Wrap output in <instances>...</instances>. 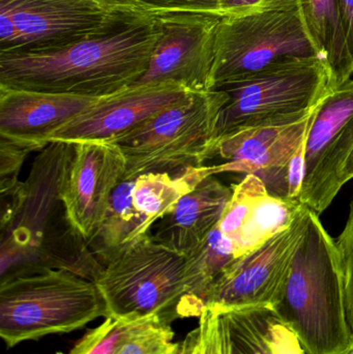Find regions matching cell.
<instances>
[{
  "label": "cell",
  "mask_w": 353,
  "mask_h": 354,
  "mask_svg": "<svg viewBox=\"0 0 353 354\" xmlns=\"http://www.w3.org/2000/svg\"><path fill=\"white\" fill-rule=\"evenodd\" d=\"M334 88L321 56L267 66L213 89L226 95L218 118V140L238 131L296 124L312 114Z\"/></svg>",
  "instance_id": "5"
},
{
  "label": "cell",
  "mask_w": 353,
  "mask_h": 354,
  "mask_svg": "<svg viewBox=\"0 0 353 354\" xmlns=\"http://www.w3.org/2000/svg\"><path fill=\"white\" fill-rule=\"evenodd\" d=\"M352 179H353V151L344 166L343 172H342V185H346Z\"/></svg>",
  "instance_id": "36"
},
{
  "label": "cell",
  "mask_w": 353,
  "mask_h": 354,
  "mask_svg": "<svg viewBox=\"0 0 353 354\" xmlns=\"http://www.w3.org/2000/svg\"><path fill=\"white\" fill-rule=\"evenodd\" d=\"M173 354H201L200 330L195 328L187 335L184 340L178 342V348Z\"/></svg>",
  "instance_id": "35"
},
{
  "label": "cell",
  "mask_w": 353,
  "mask_h": 354,
  "mask_svg": "<svg viewBox=\"0 0 353 354\" xmlns=\"http://www.w3.org/2000/svg\"><path fill=\"white\" fill-rule=\"evenodd\" d=\"M186 260L151 234L126 245L95 282L108 317L126 322L158 318L167 324L200 317L204 307L189 293Z\"/></svg>",
  "instance_id": "4"
},
{
  "label": "cell",
  "mask_w": 353,
  "mask_h": 354,
  "mask_svg": "<svg viewBox=\"0 0 353 354\" xmlns=\"http://www.w3.org/2000/svg\"><path fill=\"white\" fill-rule=\"evenodd\" d=\"M226 95L219 89L157 114L134 132L114 141L126 159L124 179L146 174H178L213 159L217 124Z\"/></svg>",
  "instance_id": "7"
},
{
  "label": "cell",
  "mask_w": 353,
  "mask_h": 354,
  "mask_svg": "<svg viewBox=\"0 0 353 354\" xmlns=\"http://www.w3.org/2000/svg\"><path fill=\"white\" fill-rule=\"evenodd\" d=\"M173 338L171 324L158 318L139 320L133 324L116 354H173L178 345Z\"/></svg>",
  "instance_id": "24"
},
{
  "label": "cell",
  "mask_w": 353,
  "mask_h": 354,
  "mask_svg": "<svg viewBox=\"0 0 353 354\" xmlns=\"http://www.w3.org/2000/svg\"><path fill=\"white\" fill-rule=\"evenodd\" d=\"M309 209L304 206L287 229L252 253L236 259L207 291L203 299L204 307L220 312L273 310L306 229Z\"/></svg>",
  "instance_id": "11"
},
{
  "label": "cell",
  "mask_w": 353,
  "mask_h": 354,
  "mask_svg": "<svg viewBox=\"0 0 353 354\" xmlns=\"http://www.w3.org/2000/svg\"><path fill=\"white\" fill-rule=\"evenodd\" d=\"M346 354H353V346L352 347V348L350 349V351H348V353Z\"/></svg>",
  "instance_id": "37"
},
{
  "label": "cell",
  "mask_w": 353,
  "mask_h": 354,
  "mask_svg": "<svg viewBox=\"0 0 353 354\" xmlns=\"http://www.w3.org/2000/svg\"><path fill=\"white\" fill-rule=\"evenodd\" d=\"M353 151V79L331 89L313 114L305 145L300 202L317 214L335 199Z\"/></svg>",
  "instance_id": "10"
},
{
  "label": "cell",
  "mask_w": 353,
  "mask_h": 354,
  "mask_svg": "<svg viewBox=\"0 0 353 354\" xmlns=\"http://www.w3.org/2000/svg\"><path fill=\"white\" fill-rule=\"evenodd\" d=\"M160 37L146 73L135 84L178 83L195 93L213 91L217 12L153 10Z\"/></svg>",
  "instance_id": "9"
},
{
  "label": "cell",
  "mask_w": 353,
  "mask_h": 354,
  "mask_svg": "<svg viewBox=\"0 0 353 354\" xmlns=\"http://www.w3.org/2000/svg\"><path fill=\"white\" fill-rule=\"evenodd\" d=\"M298 8V0H223L219 12L221 15H247Z\"/></svg>",
  "instance_id": "29"
},
{
  "label": "cell",
  "mask_w": 353,
  "mask_h": 354,
  "mask_svg": "<svg viewBox=\"0 0 353 354\" xmlns=\"http://www.w3.org/2000/svg\"><path fill=\"white\" fill-rule=\"evenodd\" d=\"M159 37L157 21L149 10L61 49L0 52V86L108 97L142 78Z\"/></svg>",
  "instance_id": "2"
},
{
  "label": "cell",
  "mask_w": 353,
  "mask_h": 354,
  "mask_svg": "<svg viewBox=\"0 0 353 354\" xmlns=\"http://www.w3.org/2000/svg\"><path fill=\"white\" fill-rule=\"evenodd\" d=\"M56 354H64V353H56Z\"/></svg>",
  "instance_id": "38"
},
{
  "label": "cell",
  "mask_w": 353,
  "mask_h": 354,
  "mask_svg": "<svg viewBox=\"0 0 353 354\" xmlns=\"http://www.w3.org/2000/svg\"><path fill=\"white\" fill-rule=\"evenodd\" d=\"M110 10L126 14H142L149 12V8L142 0H93Z\"/></svg>",
  "instance_id": "33"
},
{
  "label": "cell",
  "mask_w": 353,
  "mask_h": 354,
  "mask_svg": "<svg viewBox=\"0 0 353 354\" xmlns=\"http://www.w3.org/2000/svg\"><path fill=\"white\" fill-rule=\"evenodd\" d=\"M314 111L296 124L248 129L222 137L213 156L222 163L211 166V174H254L263 179L271 195L287 199L286 169L306 142Z\"/></svg>",
  "instance_id": "14"
},
{
  "label": "cell",
  "mask_w": 353,
  "mask_h": 354,
  "mask_svg": "<svg viewBox=\"0 0 353 354\" xmlns=\"http://www.w3.org/2000/svg\"><path fill=\"white\" fill-rule=\"evenodd\" d=\"M273 311L307 354H346L353 346L339 252L313 210Z\"/></svg>",
  "instance_id": "3"
},
{
  "label": "cell",
  "mask_w": 353,
  "mask_h": 354,
  "mask_svg": "<svg viewBox=\"0 0 353 354\" xmlns=\"http://www.w3.org/2000/svg\"><path fill=\"white\" fill-rule=\"evenodd\" d=\"M339 4L346 43L353 62V0H339Z\"/></svg>",
  "instance_id": "34"
},
{
  "label": "cell",
  "mask_w": 353,
  "mask_h": 354,
  "mask_svg": "<svg viewBox=\"0 0 353 354\" xmlns=\"http://www.w3.org/2000/svg\"><path fill=\"white\" fill-rule=\"evenodd\" d=\"M0 8L12 15L16 28L14 41L3 52L61 49L138 15L110 10L93 0H0Z\"/></svg>",
  "instance_id": "12"
},
{
  "label": "cell",
  "mask_w": 353,
  "mask_h": 354,
  "mask_svg": "<svg viewBox=\"0 0 353 354\" xmlns=\"http://www.w3.org/2000/svg\"><path fill=\"white\" fill-rule=\"evenodd\" d=\"M134 183L132 179H124L118 185L105 218L87 241L103 268L126 245L149 234L151 228L133 203Z\"/></svg>",
  "instance_id": "20"
},
{
  "label": "cell",
  "mask_w": 353,
  "mask_h": 354,
  "mask_svg": "<svg viewBox=\"0 0 353 354\" xmlns=\"http://www.w3.org/2000/svg\"><path fill=\"white\" fill-rule=\"evenodd\" d=\"M257 354H307L296 335L269 309H240Z\"/></svg>",
  "instance_id": "23"
},
{
  "label": "cell",
  "mask_w": 353,
  "mask_h": 354,
  "mask_svg": "<svg viewBox=\"0 0 353 354\" xmlns=\"http://www.w3.org/2000/svg\"><path fill=\"white\" fill-rule=\"evenodd\" d=\"M99 99L0 86V136L46 147L56 131Z\"/></svg>",
  "instance_id": "17"
},
{
  "label": "cell",
  "mask_w": 353,
  "mask_h": 354,
  "mask_svg": "<svg viewBox=\"0 0 353 354\" xmlns=\"http://www.w3.org/2000/svg\"><path fill=\"white\" fill-rule=\"evenodd\" d=\"M75 143L51 141L26 180L1 195L0 284L48 270H68L95 282L103 266L73 226L64 202Z\"/></svg>",
  "instance_id": "1"
},
{
  "label": "cell",
  "mask_w": 353,
  "mask_h": 354,
  "mask_svg": "<svg viewBox=\"0 0 353 354\" xmlns=\"http://www.w3.org/2000/svg\"><path fill=\"white\" fill-rule=\"evenodd\" d=\"M126 168L117 145L76 143L64 202L70 223L87 241L105 218L114 191L124 180Z\"/></svg>",
  "instance_id": "15"
},
{
  "label": "cell",
  "mask_w": 353,
  "mask_h": 354,
  "mask_svg": "<svg viewBox=\"0 0 353 354\" xmlns=\"http://www.w3.org/2000/svg\"><path fill=\"white\" fill-rule=\"evenodd\" d=\"M345 289L346 313L348 324L353 332V199L350 203V216L344 230L336 241Z\"/></svg>",
  "instance_id": "28"
},
{
  "label": "cell",
  "mask_w": 353,
  "mask_h": 354,
  "mask_svg": "<svg viewBox=\"0 0 353 354\" xmlns=\"http://www.w3.org/2000/svg\"><path fill=\"white\" fill-rule=\"evenodd\" d=\"M195 93L178 83L134 84L102 97L59 130L51 141L112 143L140 128L166 109L189 101Z\"/></svg>",
  "instance_id": "13"
},
{
  "label": "cell",
  "mask_w": 353,
  "mask_h": 354,
  "mask_svg": "<svg viewBox=\"0 0 353 354\" xmlns=\"http://www.w3.org/2000/svg\"><path fill=\"white\" fill-rule=\"evenodd\" d=\"M215 45L213 89L279 62L321 56L298 8L222 15Z\"/></svg>",
  "instance_id": "8"
},
{
  "label": "cell",
  "mask_w": 353,
  "mask_h": 354,
  "mask_svg": "<svg viewBox=\"0 0 353 354\" xmlns=\"http://www.w3.org/2000/svg\"><path fill=\"white\" fill-rule=\"evenodd\" d=\"M298 10L309 37L331 70L333 86L350 80L353 62L342 25L339 0H298Z\"/></svg>",
  "instance_id": "19"
},
{
  "label": "cell",
  "mask_w": 353,
  "mask_h": 354,
  "mask_svg": "<svg viewBox=\"0 0 353 354\" xmlns=\"http://www.w3.org/2000/svg\"><path fill=\"white\" fill-rule=\"evenodd\" d=\"M43 149L45 147L35 143L0 136V193L21 185L19 176L25 160L32 151Z\"/></svg>",
  "instance_id": "26"
},
{
  "label": "cell",
  "mask_w": 353,
  "mask_h": 354,
  "mask_svg": "<svg viewBox=\"0 0 353 354\" xmlns=\"http://www.w3.org/2000/svg\"><path fill=\"white\" fill-rule=\"evenodd\" d=\"M108 317L93 281L68 270H48L0 284V337L8 348L82 328Z\"/></svg>",
  "instance_id": "6"
},
{
  "label": "cell",
  "mask_w": 353,
  "mask_h": 354,
  "mask_svg": "<svg viewBox=\"0 0 353 354\" xmlns=\"http://www.w3.org/2000/svg\"><path fill=\"white\" fill-rule=\"evenodd\" d=\"M135 322L107 317L101 326L87 332L68 354H116Z\"/></svg>",
  "instance_id": "25"
},
{
  "label": "cell",
  "mask_w": 353,
  "mask_h": 354,
  "mask_svg": "<svg viewBox=\"0 0 353 354\" xmlns=\"http://www.w3.org/2000/svg\"><path fill=\"white\" fill-rule=\"evenodd\" d=\"M218 312L220 314L224 354H257L240 310Z\"/></svg>",
  "instance_id": "27"
},
{
  "label": "cell",
  "mask_w": 353,
  "mask_h": 354,
  "mask_svg": "<svg viewBox=\"0 0 353 354\" xmlns=\"http://www.w3.org/2000/svg\"><path fill=\"white\" fill-rule=\"evenodd\" d=\"M149 10H191L220 12L223 0H142Z\"/></svg>",
  "instance_id": "31"
},
{
  "label": "cell",
  "mask_w": 353,
  "mask_h": 354,
  "mask_svg": "<svg viewBox=\"0 0 353 354\" xmlns=\"http://www.w3.org/2000/svg\"><path fill=\"white\" fill-rule=\"evenodd\" d=\"M231 194V187L213 176L207 177L160 220L153 236L162 245L189 257L219 226Z\"/></svg>",
  "instance_id": "18"
},
{
  "label": "cell",
  "mask_w": 353,
  "mask_h": 354,
  "mask_svg": "<svg viewBox=\"0 0 353 354\" xmlns=\"http://www.w3.org/2000/svg\"><path fill=\"white\" fill-rule=\"evenodd\" d=\"M231 189L219 229L231 243L236 259L287 229L305 206L271 195L263 179L254 174H248Z\"/></svg>",
  "instance_id": "16"
},
{
  "label": "cell",
  "mask_w": 353,
  "mask_h": 354,
  "mask_svg": "<svg viewBox=\"0 0 353 354\" xmlns=\"http://www.w3.org/2000/svg\"><path fill=\"white\" fill-rule=\"evenodd\" d=\"M305 145H302L296 151L288 163L286 169V178H287V199L300 202V189L304 181L305 171H306V160H305Z\"/></svg>",
  "instance_id": "32"
},
{
  "label": "cell",
  "mask_w": 353,
  "mask_h": 354,
  "mask_svg": "<svg viewBox=\"0 0 353 354\" xmlns=\"http://www.w3.org/2000/svg\"><path fill=\"white\" fill-rule=\"evenodd\" d=\"M201 354H224L220 314L213 308L204 307L199 317Z\"/></svg>",
  "instance_id": "30"
},
{
  "label": "cell",
  "mask_w": 353,
  "mask_h": 354,
  "mask_svg": "<svg viewBox=\"0 0 353 354\" xmlns=\"http://www.w3.org/2000/svg\"><path fill=\"white\" fill-rule=\"evenodd\" d=\"M231 243L219 229H213L204 243L186 260L189 293L203 305V299L223 272L236 261Z\"/></svg>",
  "instance_id": "22"
},
{
  "label": "cell",
  "mask_w": 353,
  "mask_h": 354,
  "mask_svg": "<svg viewBox=\"0 0 353 354\" xmlns=\"http://www.w3.org/2000/svg\"><path fill=\"white\" fill-rule=\"evenodd\" d=\"M209 176H213L211 166L191 168L178 174H142L135 179L133 203L151 227L169 214L184 195Z\"/></svg>",
  "instance_id": "21"
}]
</instances>
